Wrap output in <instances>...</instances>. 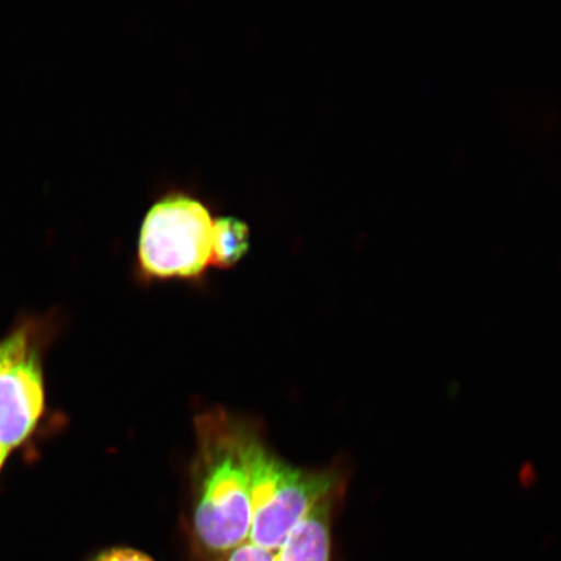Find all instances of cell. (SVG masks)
<instances>
[{
	"mask_svg": "<svg viewBox=\"0 0 561 561\" xmlns=\"http://www.w3.org/2000/svg\"><path fill=\"white\" fill-rule=\"evenodd\" d=\"M192 525L196 541L227 556L248 542L252 525L250 426L216 409L195 419Z\"/></svg>",
	"mask_w": 561,
	"mask_h": 561,
	"instance_id": "cell-1",
	"label": "cell"
},
{
	"mask_svg": "<svg viewBox=\"0 0 561 561\" xmlns=\"http://www.w3.org/2000/svg\"><path fill=\"white\" fill-rule=\"evenodd\" d=\"M215 216L185 191L159 196L139 229L138 268L149 279H195L210 266Z\"/></svg>",
	"mask_w": 561,
	"mask_h": 561,
	"instance_id": "cell-2",
	"label": "cell"
},
{
	"mask_svg": "<svg viewBox=\"0 0 561 561\" xmlns=\"http://www.w3.org/2000/svg\"><path fill=\"white\" fill-rule=\"evenodd\" d=\"M250 542L277 551L316 503L346 486L342 467L308 471L287 465L256 436L251 450Z\"/></svg>",
	"mask_w": 561,
	"mask_h": 561,
	"instance_id": "cell-3",
	"label": "cell"
},
{
	"mask_svg": "<svg viewBox=\"0 0 561 561\" xmlns=\"http://www.w3.org/2000/svg\"><path fill=\"white\" fill-rule=\"evenodd\" d=\"M44 411V380L38 351L0 370V446L7 451L24 442Z\"/></svg>",
	"mask_w": 561,
	"mask_h": 561,
	"instance_id": "cell-4",
	"label": "cell"
},
{
	"mask_svg": "<svg viewBox=\"0 0 561 561\" xmlns=\"http://www.w3.org/2000/svg\"><path fill=\"white\" fill-rule=\"evenodd\" d=\"M345 488L316 503L276 551L277 561H331L333 514Z\"/></svg>",
	"mask_w": 561,
	"mask_h": 561,
	"instance_id": "cell-5",
	"label": "cell"
},
{
	"mask_svg": "<svg viewBox=\"0 0 561 561\" xmlns=\"http://www.w3.org/2000/svg\"><path fill=\"white\" fill-rule=\"evenodd\" d=\"M250 240L248 222L234 216L215 217L210 266L219 270L233 268L248 255Z\"/></svg>",
	"mask_w": 561,
	"mask_h": 561,
	"instance_id": "cell-6",
	"label": "cell"
},
{
	"mask_svg": "<svg viewBox=\"0 0 561 561\" xmlns=\"http://www.w3.org/2000/svg\"><path fill=\"white\" fill-rule=\"evenodd\" d=\"M30 347V334L24 329L7 336L4 341L0 342V370L18 362Z\"/></svg>",
	"mask_w": 561,
	"mask_h": 561,
	"instance_id": "cell-7",
	"label": "cell"
},
{
	"mask_svg": "<svg viewBox=\"0 0 561 561\" xmlns=\"http://www.w3.org/2000/svg\"><path fill=\"white\" fill-rule=\"evenodd\" d=\"M224 561H277L276 552L252 542H244L227 553Z\"/></svg>",
	"mask_w": 561,
	"mask_h": 561,
	"instance_id": "cell-8",
	"label": "cell"
},
{
	"mask_svg": "<svg viewBox=\"0 0 561 561\" xmlns=\"http://www.w3.org/2000/svg\"><path fill=\"white\" fill-rule=\"evenodd\" d=\"M91 561H156L147 553L129 547H116V549L105 550Z\"/></svg>",
	"mask_w": 561,
	"mask_h": 561,
	"instance_id": "cell-9",
	"label": "cell"
},
{
	"mask_svg": "<svg viewBox=\"0 0 561 561\" xmlns=\"http://www.w3.org/2000/svg\"><path fill=\"white\" fill-rule=\"evenodd\" d=\"M10 451H7L3 446H0V467L3 466V462L7 458V455H9Z\"/></svg>",
	"mask_w": 561,
	"mask_h": 561,
	"instance_id": "cell-10",
	"label": "cell"
}]
</instances>
